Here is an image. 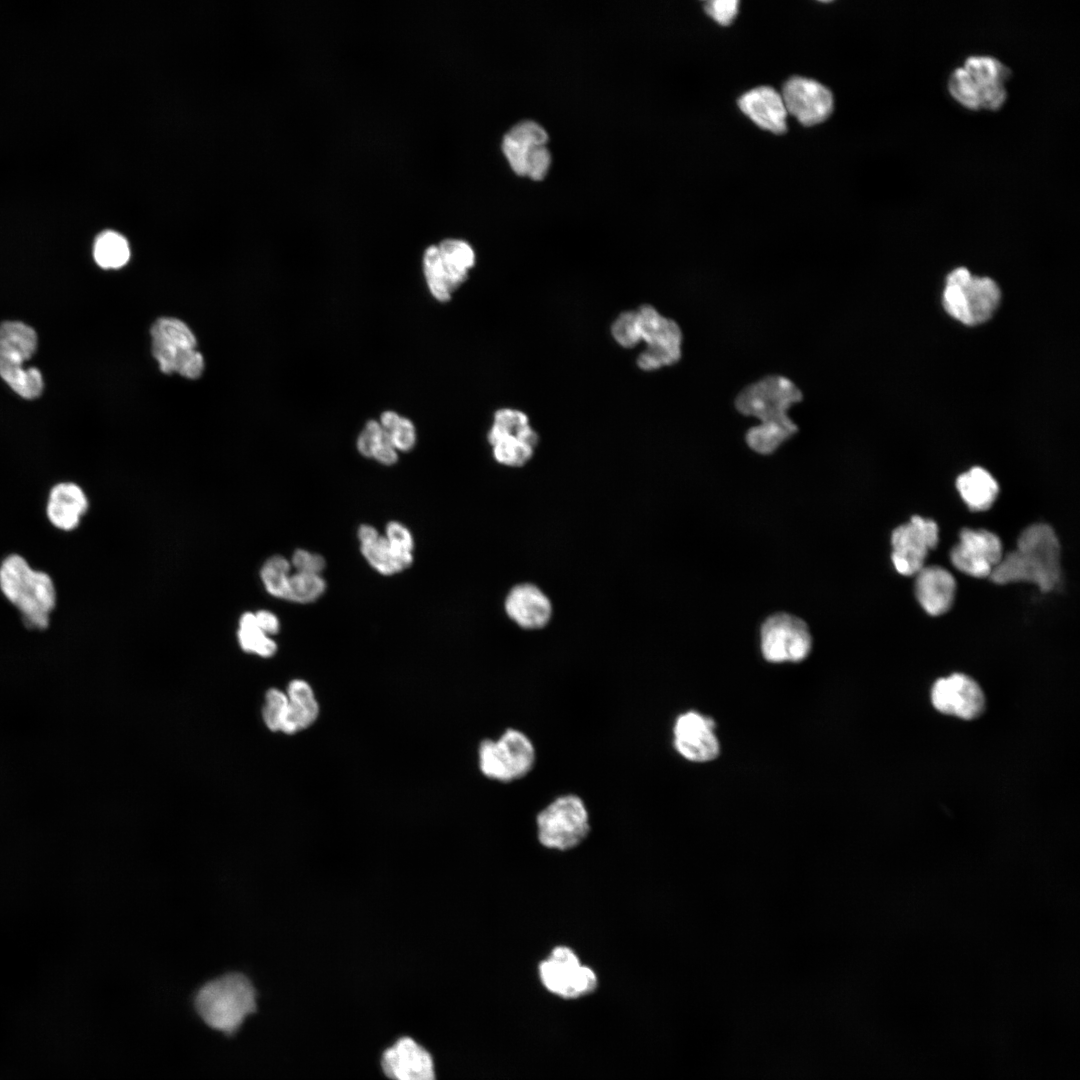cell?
I'll return each mask as SVG.
<instances>
[{
    "label": "cell",
    "mask_w": 1080,
    "mask_h": 1080,
    "mask_svg": "<svg viewBox=\"0 0 1080 1080\" xmlns=\"http://www.w3.org/2000/svg\"><path fill=\"white\" fill-rule=\"evenodd\" d=\"M801 399L800 390L781 376H768L746 387L736 398V408L761 420L760 425L747 431V445L767 455L794 435L798 427L788 417L787 410Z\"/></svg>",
    "instance_id": "obj_1"
},
{
    "label": "cell",
    "mask_w": 1080,
    "mask_h": 1080,
    "mask_svg": "<svg viewBox=\"0 0 1080 1080\" xmlns=\"http://www.w3.org/2000/svg\"><path fill=\"white\" fill-rule=\"evenodd\" d=\"M1060 542L1046 523L1026 527L1015 550L1002 556L988 577L993 583L1032 582L1042 592L1056 588L1061 579Z\"/></svg>",
    "instance_id": "obj_2"
},
{
    "label": "cell",
    "mask_w": 1080,
    "mask_h": 1080,
    "mask_svg": "<svg viewBox=\"0 0 1080 1080\" xmlns=\"http://www.w3.org/2000/svg\"><path fill=\"white\" fill-rule=\"evenodd\" d=\"M1011 70L989 55L968 56L949 75L947 90L952 99L970 111H999L1008 98Z\"/></svg>",
    "instance_id": "obj_3"
},
{
    "label": "cell",
    "mask_w": 1080,
    "mask_h": 1080,
    "mask_svg": "<svg viewBox=\"0 0 1080 1080\" xmlns=\"http://www.w3.org/2000/svg\"><path fill=\"white\" fill-rule=\"evenodd\" d=\"M0 589L19 610L27 628L48 627L56 605V590L48 574L32 569L23 557L13 554L1 564Z\"/></svg>",
    "instance_id": "obj_4"
},
{
    "label": "cell",
    "mask_w": 1080,
    "mask_h": 1080,
    "mask_svg": "<svg viewBox=\"0 0 1080 1080\" xmlns=\"http://www.w3.org/2000/svg\"><path fill=\"white\" fill-rule=\"evenodd\" d=\"M202 1019L214 1029L235 1032L256 1009V991L251 981L231 972L207 982L195 998Z\"/></svg>",
    "instance_id": "obj_5"
},
{
    "label": "cell",
    "mask_w": 1080,
    "mask_h": 1080,
    "mask_svg": "<svg viewBox=\"0 0 1080 1080\" xmlns=\"http://www.w3.org/2000/svg\"><path fill=\"white\" fill-rule=\"evenodd\" d=\"M36 347L37 335L30 326L16 321L0 324V377L26 399L38 397L43 390L40 371L23 366Z\"/></svg>",
    "instance_id": "obj_6"
},
{
    "label": "cell",
    "mask_w": 1080,
    "mask_h": 1080,
    "mask_svg": "<svg viewBox=\"0 0 1080 1080\" xmlns=\"http://www.w3.org/2000/svg\"><path fill=\"white\" fill-rule=\"evenodd\" d=\"M152 355L164 374L174 372L187 379H198L204 358L196 349L197 341L190 328L173 317L158 318L150 328Z\"/></svg>",
    "instance_id": "obj_7"
},
{
    "label": "cell",
    "mask_w": 1080,
    "mask_h": 1080,
    "mask_svg": "<svg viewBox=\"0 0 1080 1080\" xmlns=\"http://www.w3.org/2000/svg\"><path fill=\"white\" fill-rule=\"evenodd\" d=\"M999 300L1000 290L990 278L972 276L963 267L947 276L943 293L944 308L966 325H977L991 318Z\"/></svg>",
    "instance_id": "obj_8"
},
{
    "label": "cell",
    "mask_w": 1080,
    "mask_h": 1080,
    "mask_svg": "<svg viewBox=\"0 0 1080 1080\" xmlns=\"http://www.w3.org/2000/svg\"><path fill=\"white\" fill-rule=\"evenodd\" d=\"M481 773L498 782H512L526 776L534 767L536 751L522 731L509 728L497 739H485L479 745Z\"/></svg>",
    "instance_id": "obj_9"
},
{
    "label": "cell",
    "mask_w": 1080,
    "mask_h": 1080,
    "mask_svg": "<svg viewBox=\"0 0 1080 1080\" xmlns=\"http://www.w3.org/2000/svg\"><path fill=\"white\" fill-rule=\"evenodd\" d=\"M539 842L546 848L569 850L579 845L590 830L589 813L577 795L559 796L536 818Z\"/></svg>",
    "instance_id": "obj_10"
},
{
    "label": "cell",
    "mask_w": 1080,
    "mask_h": 1080,
    "mask_svg": "<svg viewBox=\"0 0 1080 1080\" xmlns=\"http://www.w3.org/2000/svg\"><path fill=\"white\" fill-rule=\"evenodd\" d=\"M635 311L639 340L646 343V348L636 359L638 367L653 371L678 362L682 334L677 323L662 316L649 304L641 305Z\"/></svg>",
    "instance_id": "obj_11"
},
{
    "label": "cell",
    "mask_w": 1080,
    "mask_h": 1080,
    "mask_svg": "<svg viewBox=\"0 0 1080 1080\" xmlns=\"http://www.w3.org/2000/svg\"><path fill=\"white\" fill-rule=\"evenodd\" d=\"M495 460L510 467H521L533 456L539 437L530 426L528 416L512 408L495 412L488 433Z\"/></svg>",
    "instance_id": "obj_12"
},
{
    "label": "cell",
    "mask_w": 1080,
    "mask_h": 1080,
    "mask_svg": "<svg viewBox=\"0 0 1080 1080\" xmlns=\"http://www.w3.org/2000/svg\"><path fill=\"white\" fill-rule=\"evenodd\" d=\"M543 985L552 993L574 998L594 990L597 976L592 968L581 963L576 952L568 946L554 947L539 964Z\"/></svg>",
    "instance_id": "obj_13"
},
{
    "label": "cell",
    "mask_w": 1080,
    "mask_h": 1080,
    "mask_svg": "<svg viewBox=\"0 0 1080 1080\" xmlns=\"http://www.w3.org/2000/svg\"><path fill=\"white\" fill-rule=\"evenodd\" d=\"M937 523L919 515L897 526L891 534V561L904 576H915L924 566L928 553L938 544Z\"/></svg>",
    "instance_id": "obj_14"
},
{
    "label": "cell",
    "mask_w": 1080,
    "mask_h": 1080,
    "mask_svg": "<svg viewBox=\"0 0 1080 1080\" xmlns=\"http://www.w3.org/2000/svg\"><path fill=\"white\" fill-rule=\"evenodd\" d=\"M761 649L769 662L803 660L811 649V636L806 623L788 613L771 615L761 628Z\"/></svg>",
    "instance_id": "obj_15"
},
{
    "label": "cell",
    "mask_w": 1080,
    "mask_h": 1080,
    "mask_svg": "<svg viewBox=\"0 0 1080 1080\" xmlns=\"http://www.w3.org/2000/svg\"><path fill=\"white\" fill-rule=\"evenodd\" d=\"M1002 556L1000 538L985 529L963 528L959 533V542L950 552L952 565L975 578L989 577Z\"/></svg>",
    "instance_id": "obj_16"
},
{
    "label": "cell",
    "mask_w": 1080,
    "mask_h": 1080,
    "mask_svg": "<svg viewBox=\"0 0 1080 1080\" xmlns=\"http://www.w3.org/2000/svg\"><path fill=\"white\" fill-rule=\"evenodd\" d=\"M931 701L939 712L965 720L978 717L985 707L981 687L960 673L938 679L931 690Z\"/></svg>",
    "instance_id": "obj_17"
},
{
    "label": "cell",
    "mask_w": 1080,
    "mask_h": 1080,
    "mask_svg": "<svg viewBox=\"0 0 1080 1080\" xmlns=\"http://www.w3.org/2000/svg\"><path fill=\"white\" fill-rule=\"evenodd\" d=\"M781 97L787 113L804 126L825 121L833 110L832 93L812 79L790 78L783 86Z\"/></svg>",
    "instance_id": "obj_18"
},
{
    "label": "cell",
    "mask_w": 1080,
    "mask_h": 1080,
    "mask_svg": "<svg viewBox=\"0 0 1080 1080\" xmlns=\"http://www.w3.org/2000/svg\"><path fill=\"white\" fill-rule=\"evenodd\" d=\"M713 719L698 712L688 711L675 721L674 747L687 760L705 762L719 755V742L714 733Z\"/></svg>",
    "instance_id": "obj_19"
},
{
    "label": "cell",
    "mask_w": 1080,
    "mask_h": 1080,
    "mask_svg": "<svg viewBox=\"0 0 1080 1080\" xmlns=\"http://www.w3.org/2000/svg\"><path fill=\"white\" fill-rule=\"evenodd\" d=\"M384 1073L392 1080H436L429 1052L409 1037L400 1038L382 1056Z\"/></svg>",
    "instance_id": "obj_20"
},
{
    "label": "cell",
    "mask_w": 1080,
    "mask_h": 1080,
    "mask_svg": "<svg viewBox=\"0 0 1080 1080\" xmlns=\"http://www.w3.org/2000/svg\"><path fill=\"white\" fill-rule=\"evenodd\" d=\"M504 608L507 616L526 630L544 628L553 613L548 596L532 583L515 585L505 598Z\"/></svg>",
    "instance_id": "obj_21"
},
{
    "label": "cell",
    "mask_w": 1080,
    "mask_h": 1080,
    "mask_svg": "<svg viewBox=\"0 0 1080 1080\" xmlns=\"http://www.w3.org/2000/svg\"><path fill=\"white\" fill-rule=\"evenodd\" d=\"M915 578V596L921 607L931 616L946 613L954 602L956 581L943 567L924 566Z\"/></svg>",
    "instance_id": "obj_22"
},
{
    "label": "cell",
    "mask_w": 1080,
    "mask_h": 1080,
    "mask_svg": "<svg viewBox=\"0 0 1080 1080\" xmlns=\"http://www.w3.org/2000/svg\"><path fill=\"white\" fill-rule=\"evenodd\" d=\"M738 105L760 128L774 134L786 131L787 111L781 95L772 87L760 86L749 90L740 97Z\"/></svg>",
    "instance_id": "obj_23"
},
{
    "label": "cell",
    "mask_w": 1080,
    "mask_h": 1080,
    "mask_svg": "<svg viewBox=\"0 0 1080 1080\" xmlns=\"http://www.w3.org/2000/svg\"><path fill=\"white\" fill-rule=\"evenodd\" d=\"M88 509L83 490L72 482L59 483L50 492L47 515L50 522L62 530L76 528Z\"/></svg>",
    "instance_id": "obj_24"
},
{
    "label": "cell",
    "mask_w": 1080,
    "mask_h": 1080,
    "mask_svg": "<svg viewBox=\"0 0 1080 1080\" xmlns=\"http://www.w3.org/2000/svg\"><path fill=\"white\" fill-rule=\"evenodd\" d=\"M548 135L538 123L525 120L513 126L503 137L502 149L512 169L524 176L525 164L529 156L541 145H545Z\"/></svg>",
    "instance_id": "obj_25"
},
{
    "label": "cell",
    "mask_w": 1080,
    "mask_h": 1080,
    "mask_svg": "<svg viewBox=\"0 0 1080 1080\" xmlns=\"http://www.w3.org/2000/svg\"><path fill=\"white\" fill-rule=\"evenodd\" d=\"M962 500L971 511L988 510L999 494V484L986 469L975 466L960 474L955 481Z\"/></svg>",
    "instance_id": "obj_26"
},
{
    "label": "cell",
    "mask_w": 1080,
    "mask_h": 1080,
    "mask_svg": "<svg viewBox=\"0 0 1080 1080\" xmlns=\"http://www.w3.org/2000/svg\"><path fill=\"white\" fill-rule=\"evenodd\" d=\"M437 247L446 277L455 291L474 267L475 251L467 241L452 238L442 240Z\"/></svg>",
    "instance_id": "obj_27"
},
{
    "label": "cell",
    "mask_w": 1080,
    "mask_h": 1080,
    "mask_svg": "<svg viewBox=\"0 0 1080 1080\" xmlns=\"http://www.w3.org/2000/svg\"><path fill=\"white\" fill-rule=\"evenodd\" d=\"M361 553L370 566L382 575L399 573L408 568L413 561L412 553H401L395 550L384 536L361 545Z\"/></svg>",
    "instance_id": "obj_28"
},
{
    "label": "cell",
    "mask_w": 1080,
    "mask_h": 1080,
    "mask_svg": "<svg viewBox=\"0 0 1080 1080\" xmlns=\"http://www.w3.org/2000/svg\"><path fill=\"white\" fill-rule=\"evenodd\" d=\"M93 257L95 262L103 269L121 268L130 259L129 243L118 232L112 230L103 231L95 239Z\"/></svg>",
    "instance_id": "obj_29"
},
{
    "label": "cell",
    "mask_w": 1080,
    "mask_h": 1080,
    "mask_svg": "<svg viewBox=\"0 0 1080 1080\" xmlns=\"http://www.w3.org/2000/svg\"><path fill=\"white\" fill-rule=\"evenodd\" d=\"M237 637L241 649L247 653L266 658L272 657L277 651L276 642L259 629L255 613L245 612L241 615Z\"/></svg>",
    "instance_id": "obj_30"
},
{
    "label": "cell",
    "mask_w": 1080,
    "mask_h": 1080,
    "mask_svg": "<svg viewBox=\"0 0 1080 1080\" xmlns=\"http://www.w3.org/2000/svg\"><path fill=\"white\" fill-rule=\"evenodd\" d=\"M423 272L431 295L439 302H448L453 289L441 264L437 245H430L423 254Z\"/></svg>",
    "instance_id": "obj_31"
},
{
    "label": "cell",
    "mask_w": 1080,
    "mask_h": 1080,
    "mask_svg": "<svg viewBox=\"0 0 1080 1080\" xmlns=\"http://www.w3.org/2000/svg\"><path fill=\"white\" fill-rule=\"evenodd\" d=\"M379 423L397 451L406 452L414 447L416 429L410 419L388 410L381 414Z\"/></svg>",
    "instance_id": "obj_32"
},
{
    "label": "cell",
    "mask_w": 1080,
    "mask_h": 1080,
    "mask_svg": "<svg viewBox=\"0 0 1080 1080\" xmlns=\"http://www.w3.org/2000/svg\"><path fill=\"white\" fill-rule=\"evenodd\" d=\"M319 711V705L315 697L289 700L280 731L292 735L308 728L318 718Z\"/></svg>",
    "instance_id": "obj_33"
},
{
    "label": "cell",
    "mask_w": 1080,
    "mask_h": 1080,
    "mask_svg": "<svg viewBox=\"0 0 1080 1080\" xmlns=\"http://www.w3.org/2000/svg\"><path fill=\"white\" fill-rule=\"evenodd\" d=\"M290 569L289 560L280 555L271 556L264 562L260 570V578L270 595L275 598H286Z\"/></svg>",
    "instance_id": "obj_34"
},
{
    "label": "cell",
    "mask_w": 1080,
    "mask_h": 1080,
    "mask_svg": "<svg viewBox=\"0 0 1080 1080\" xmlns=\"http://www.w3.org/2000/svg\"><path fill=\"white\" fill-rule=\"evenodd\" d=\"M326 582L318 574L296 572L289 577L285 600L300 604L316 601L325 591Z\"/></svg>",
    "instance_id": "obj_35"
},
{
    "label": "cell",
    "mask_w": 1080,
    "mask_h": 1080,
    "mask_svg": "<svg viewBox=\"0 0 1080 1080\" xmlns=\"http://www.w3.org/2000/svg\"><path fill=\"white\" fill-rule=\"evenodd\" d=\"M288 704V697L283 691L271 688L266 692L262 715L269 730L273 732L280 731Z\"/></svg>",
    "instance_id": "obj_36"
},
{
    "label": "cell",
    "mask_w": 1080,
    "mask_h": 1080,
    "mask_svg": "<svg viewBox=\"0 0 1080 1080\" xmlns=\"http://www.w3.org/2000/svg\"><path fill=\"white\" fill-rule=\"evenodd\" d=\"M611 334L622 347H635L640 342L636 311H625L619 314L611 325Z\"/></svg>",
    "instance_id": "obj_37"
},
{
    "label": "cell",
    "mask_w": 1080,
    "mask_h": 1080,
    "mask_svg": "<svg viewBox=\"0 0 1080 1080\" xmlns=\"http://www.w3.org/2000/svg\"><path fill=\"white\" fill-rule=\"evenodd\" d=\"M389 544L401 553H412L414 541L409 529L397 521H391L386 526V536Z\"/></svg>",
    "instance_id": "obj_38"
},
{
    "label": "cell",
    "mask_w": 1080,
    "mask_h": 1080,
    "mask_svg": "<svg viewBox=\"0 0 1080 1080\" xmlns=\"http://www.w3.org/2000/svg\"><path fill=\"white\" fill-rule=\"evenodd\" d=\"M384 435V431L376 420H369L363 430L360 432L357 439V449L365 457L372 458L373 451L381 438Z\"/></svg>",
    "instance_id": "obj_39"
},
{
    "label": "cell",
    "mask_w": 1080,
    "mask_h": 1080,
    "mask_svg": "<svg viewBox=\"0 0 1080 1080\" xmlns=\"http://www.w3.org/2000/svg\"><path fill=\"white\" fill-rule=\"evenodd\" d=\"M738 4L737 0H712L705 4V11L717 23L727 26L735 19Z\"/></svg>",
    "instance_id": "obj_40"
},
{
    "label": "cell",
    "mask_w": 1080,
    "mask_h": 1080,
    "mask_svg": "<svg viewBox=\"0 0 1080 1080\" xmlns=\"http://www.w3.org/2000/svg\"><path fill=\"white\" fill-rule=\"evenodd\" d=\"M291 566H293L297 572L318 574L325 567L324 558L316 553H311L304 549L296 550L291 558Z\"/></svg>",
    "instance_id": "obj_41"
},
{
    "label": "cell",
    "mask_w": 1080,
    "mask_h": 1080,
    "mask_svg": "<svg viewBox=\"0 0 1080 1080\" xmlns=\"http://www.w3.org/2000/svg\"><path fill=\"white\" fill-rule=\"evenodd\" d=\"M372 458L384 465H392L397 461V450L394 448L388 435L385 432L383 437L375 447Z\"/></svg>",
    "instance_id": "obj_42"
},
{
    "label": "cell",
    "mask_w": 1080,
    "mask_h": 1080,
    "mask_svg": "<svg viewBox=\"0 0 1080 1080\" xmlns=\"http://www.w3.org/2000/svg\"><path fill=\"white\" fill-rule=\"evenodd\" d=\"M259 629L268 636L277 634L280 630V621L275 614L268 610H259L255 613Z\"/></svg>",
    "instance_id": "obj_43"
},
{
    "label": "cell",
    "mask_w": 1080,
    "mask_h": 1080,
    "mask_svg": "<svg viewBox=\"0 0 1080 1080\" xmlns=\"http://www.w3.org/2000/svg\"><path fill=\"white\" fill-rule=\"evenodd\" d=\"M357 535L361 545L371 543L380 536L374 527L367 524L359 527Z\"/></svg>",
    "instance_id": "obj_44"
}]
</instances>
